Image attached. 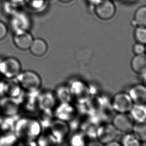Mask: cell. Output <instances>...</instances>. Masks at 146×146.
Returning a JSON list of instances; mask_svg holds the SVG:
<instances>
[{"label": "cell", "mask_w": 146, "mask_h": 146, "mask_svg": "<svg viewBox=\"0 0 146 146\" xmlns=\"http://www.w3.org/2000/svg\"><path fill=\"white\" fill-rule=\"evenodd\" d=\"M34 40L32 34L29 31H22L14 33L13 42L18 49L26 50L30 48Z\"/></svg>", "instance_id": "obj_8"}, {"label": "cell", "mask_w": 146, "mask_h": 146, "mask_svg": "<svg viewBox=\"0 0 146 146\" xmlns=\"http://www.w3.org/2000/svg\"><path fill=\"white\" fill-rule=\"evenodd\" d=\"M107 146H122L120 143H119L117 140L114 141L112 142L109 143V144L107 145Z\"/></svg>", "instance_id": "obj_24"}, {"label": "cell", "mask_w": 146, "mask_h": 146, "mask_svg": "<svg viewBox=\"0 0 146 146\" xmlns=\"http://www.w3.org/2000/svg\"><path fill=\"white\" fill-rule=\"evenodd\" d=\"M102 0H86L87 4H88L89 6H91L92 8H93V9Z\"/></svg>", "instance_id": "obj_22"}, {"label": "cell", "mask_w": 146, "mask_h": 146, "mask_svg": "<svg viewBox=\"0 0 146 146\" xmlns=\"http://www.w3.org/2000/svg\"><path fill=\"white\" fill-rule=\"evenodd\" d=\"M21 72L20 61L15 57H9L0 62V73L8 79L16 78Z\"/></svg>", "instance_id": "obj_3"}, {"label": "cell", "mask_w": 146, "mask_h": 146, "mask_svg": "<svg viewBox=\"0 0 146 146\" xmlns=\"http://www.w3.org/2000/svg\"><path fill=\"white\" fill-rule=\"evenodd\" d=\"M1 73H0V78H1Z\"/></svg>", "instance_id": "obj_28"}, {"label": "cell", "mask_w": 146, "mask_h": 146, "mask_svg": "<svg viewBox=\"0 0 146 146\" xmlns=\"http://www.w3.org/2000/svg\"><path fill=\"white\" fill-rule=\"evenodd\" d=\"M142 76L144 77V78H145V80L146 81V73H145L144 74H143Z\"/></svg>", "instance_id": "obj_26"}, {"label": "cell", "mask_w": 146, "mask_h": 146, "mask_svg": "<svg viewBox=\"0 0 146 146\" xmlns=\"http://www.w3.org/2000/svg\"><path fill=\"white\" fill-rule=\"evenodd\" d=\"M132 50L135 55H140L146 53V45L136 42L133 46Z\"/></svg>", "instance_id": "obj_20"}, {"label": "cell", "mask_w": 146, "mask_h": 146, "mask_svg": "<svg viewBox=\"0 0 146 146\" xmlns=\"http://www.w3.org/2000/svg\"><path fill=\"white\" fill-rule=\"evenodd\" d=\"M48 45L45 40L41 38L34 39L29 50L33 55L40 57L45 55L48 50Z\"/></svg>", "instance_id": "obj_12"}, {"label": "cell", "mask_w": 146, "mask_h": 146, "mask_svg": "<svg viewBox=\"0 0 146 146\" xmlns=\"http://www.w3.org/2000/svg\"><path fill=\"white\" fill-rule=\"evenodd\" d=\"M9 26L12 31H29L32 27L30 15L21 9L9 17Z\"/></svg>", "instance_id": "obj_2"}, {"label": "cell", "mask_w": 146, "mask_h": 146, "mask_svg": "<svg viewBox=\"0 0 146 146\" xmlns=\"http://www.w3.org/2000/svg\"><path fill=\"white\" fill-rule=\"evenodd\" d=\"M127 1H130V2H135V1H137V0H127Z\"/></svg>", "instance_id": "obj_27"}, {"label": "cell", "mask_w": 146, "mask_h": 146, "mask_svg": "<svg viewBox=\"0 0 146 146\" xmlns=\"http://www.w3.org/2000/svg\"><path fill=\"white\" fill-rule=\"evenodd\" d=\"M121 144V145L124 146H139L141 145L140 142L132 132L125 134L122 138Z\"/></svg>", "instance_id": "obj_17"}, {"label": "cell", "mask_w": 146, "mask_h": 146, "mask_svg": "<svg viewBox=\"0 0 146 146\" xmlns=\"http://www.w3.org/2000/svg\"><path fill=\"white\" fill-rule=\"evenodd\" d=\"M131 23L135 28L146 27V5L140 6L136 10Z\"/></svg>", "instance_id": "obj_15"}, {"label": "cell", "mask_w": 146, "mask_h": 146, "mask_svg": "<svg viewBox=\"0 0 146 146\" xmlns=\"http://www.w3.org/2000/svg\"><path fill=\"white\" fill-rule=\"evenodd\" d=\"M134 37L137 42L146 45V27H135Z\"/></svg>", "instance_id": "obj_19"}, {"label": "cell", "mask_w": 146, "mask_h": 146, "mask_svg": "<svg viewBox=\"0 0 146 146\" xmlns=\"http://www.w3.org/2000/svg\"><path fill=\"white\" fill-rule=\"evenodd\" d=\"M132 133L141 143H146V121L135 122Z\"/></svg>", "instance_id": "obj_16"}, {"label": "cell", "mask_w": 146, "mask_h": 146, "mask_svg": "<svg viewBox=\"0 0 146 146\" xmlns=\"http://www.w3.org/2000/svg\"><path fill=\"white\" fill-rule=\"evenodd\" d=\"M19 110L18 103L13 98L6 97L0 100V110L7 116L16 114Z\"/></svg>", "instance_id": "obj_10"}, {"label": "cell", "mask_w": 146, "mask_h": 146, "mask_svg": "<svg viewBox=\"0 0 146 146\" xmlns=\"http://www.w3.org/2000/svg\"><path fill=\"white\" fill-rule=\"evenodd\" d=\"M6 1H8L9 2H11L14 4H17L21 6H23L25 2V0H6Z\"/></svg>", "instance_id": "obj_23"}, {"label": "cell", "mask_w": 146, "mask_h": 146, "mask_svg": "<svg viewBox=\"0 0 146 146\" xmlns=\"http://www.w3.org/2000/svg\"><path fill=\"white\" fill-rule=\"evenodd\" d=\"M93 11L100 20L107 21L114 17L117 8L112 0H102L94 8Z\"/></svg>", "instance_id": "obj_4"}, {"label": "cell", "mask_w": 146, "mask_h": 146, "mask_svg": "<svg viewBox=\"0 0 146 146\" xmlns=\"http://www.w3.org/2000/svg\"><path fill=\"white\" fill-rule=\"evenodd\" d=\"M48 0H25L24 5L29 11L40 13L47 8Z\"/></svg>", "instance_id": "obj_14"}, {"label": "cell", "mask_w": 146, "mask_h": 146, "mask_svg": "<svg viewBox=\"0 0 146 146\" xmlns=\"http://www.w3.org/2000/svg\"></svg>", "instance_id": "obj_29"}, {"label": "cell", "mask_w": 146, "mask_h": 146, "mask_svg": "<svg viewBox=\"0 0 146 146\" xmlns=\"http://www.w3.org/2000/svg\"><path fill=\"white\" fill-rule=\"evenodd\" d=\"M112 1H113V0H112Z\"/></svg>", "instance_id": "obj_30"}, {"label": "cell", "mask_w": 146, "mask_h": 146, "mask_svg": "<svg viewBox=\"0 0 146 146\" xmlns=\"http://www.w3.org/2000/svg\"><path fill=\"white\" fill-rule=\"evenodd\" d=\"M8 34V28L7 25L2 21H0V40L6 38Z\"/></svg>", "instance_id": "obj_21"}, {"label": "cell", "mask_w": 146, "mask_h": 146, "mask_svg": "<svg viewBox=\"0 0 146 146\" xmlns=\"http://www.w3.org/2000/svg\"><path fill=\"white\" fill-rule=\"evenodd\" d=\"M21 6H22L5 0L2 7L4 14L10 17L12 15L16 13L19 10H21Z\"/></svg>", "instance_id": "obj_18"}, {"label": "cell", "mask_w": 146, "mask_h": 146, "mask_svg": "<svg viewBox=\"0 0 146 146\" xmlns=\"http://www.w3.org/2000/svg\"><path fill=\"white\" fill-rule=\"evenodd\" d=\"M113 125L120 134L132 132L135 122L128 113H117L112 122Z\"/></svg>", "instance_id": "obj_6"}, {"label": "cell", "mask_w": 146, "mask_h": 146, "mask_svg": "<svg viewBox=\"0 0 146 146\" xmlns=\"http://www.w3.org/2000/svg\"><path fill=\"white\" fill-rule=\"evenodd\" d=\"M134 103L128 92L117 93L112 101L113 108L117 113H128Z\"/></svg>", "instance_id": "obj_5"}, {"label": "cell", "mask_w": 146, "mask_h": 146, "mask_svg": "<svg viewBox=\"0 0 146 146\" xmlns=\"http://www.w3.org/2000/svg\"><path fill=\"white\" fill-rule=\"evenodd\" d=\"M16 78L20 88L27 92H35L41 86V78L34 71L27 70L21 72Z\"/></svg>", "instance_id": "obj_1"}, {"label": "cell", "mask_w": 146, "mask_h": 146, "mask_svg": "<svg viewBox=\"0 0 146 146\" xmlns=\"http://www.w3.org/2000/svg\"><path fill=\"white\" fill-rule=\"evenodd\" d=\"M120 133L117 130L112 124H105L100 127L97 131V138L99 142L107 146L109 143L117 140Z\"/></svg>", "instance_id": "obj_7"}, {"label": "cell", "mask_w": 146, "mask_h": 146, "mask_svg": "<svg viewBox=\"0 0 146 146\" xmlns=\"http://www.w3.org/2000/svg\"><path fill=\"white\" fill-rule=\"evenodd\" d=\"M128 93L134 103L146 104V85L144 84L133 85Z\"/></svg>", "instance_id": "obj_9"}, {"label": "cell", "mask_w": 146, "mask_h": 146, "mask_svg": "<svg viewBox=\"0 0 146 146\" xmlns=\"http://www.w3.org/2000/svg\"><path fill=\"white\" fill-rule=\"evenodd\" d=\"M57 1L63 4H68L73 1V0H57Z\"/></svg>", "instance_id": "obj_25"}, {"label": "cell", "mask_w": 146, "mask_h": 146, "mask_svg": "<svg viewBox=\"0 0 146 146\" xmlns=\"http://www.w3.org/2000/svg\"><path fill=\"white\" fill-rule=\"evenodd\" d=\"M129 113L135 122H145L146 121V104L134 103Z\"/></svg>", "instance_id": "obj_13"}, {"label": "cell", "mask_w": 146, "mask_h": 146, "mask_svg": "<svg viewBox=\"0 0 146 146\" xmlns=\"http://www.w3.org/2000/svg\"><path fill=\"white\" fill-rule=\"evenodd\" d=\"M131 67L133 71L138 75L146 72V54L135 55L131 61Z\"/></svg>", "instance_id": "obj_11"}]
</instances>
